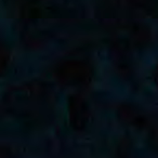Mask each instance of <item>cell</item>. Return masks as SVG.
I'll use <instances>...</instances> for the list:
<instances>
[{"mask_svg": "<svg viewBox=\"0 0 158 158\" xmlns=\"http://www.w3.org/2000/svg\"><path fill=\"white\" fill-rule=\"evenodd\" d=\"M59 77L61 81L66 85H79L87 82V79H89V69L81 63L69 62L60 67Z\"/></svg>", "mask_w": 158, "mask_h": 158, "instance_id": "cell-1", "label": "cell"}, {"mask_svg": "<svg viewBox=\"0 0 158 158\" xmlns=\"http://www.w3.org/2000/svg\"><path fill=\"white\" fill-rule=\"evenodd\" d=\"M88 110L86 108V104L80 98L78 99L73 98L70 100V121L72 125H77V128H82L87 121Z\"/></svg>", "mask_w": 158, "mask_h": 158, "instance_id": "cell-2", "label": "cell"}]
</instances>
